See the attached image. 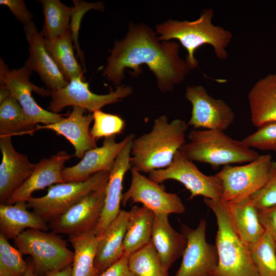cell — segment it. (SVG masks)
I'll list each match as a JSON object with an SVG mask.
<instances>
[{
    "label": "cell",
    "instance_id": "1",
    "mask_svg": "<svg viewBox=\"0 0 276 276\" xmlns=\"http://www.w3.org/2000/svg\"><path fill=\"white\" fill-rule=\"evenodd\" d=\"M160 41L150 27L130 24L126 36L116 41L110 51L102 76L119 86L126 69H131L133 75H138L142 71L140 66L145 64L155 76L161 92L172 90L192 70L186 59L180 56L178 43Z\"/></svg>",
    "mask_w": 276,
    "mask_h": 276
},
{
    "label": "cell",
    "instance_id": "2",
    "mask_svg": "<svg viewBox=\"0 0 276 276\" xmlns=\"http://www.w3.org/2000/svg\"><path fill=\"white\" fill-rule=\"evenodd\" d=\"M188 126L179 119L169 122L166 115L156 118L150 131L135 137L132 142L131 168L149 173L167 167L186 143Z\"/></svg>",
    "mask_w": 276,
    "mask_h": 276
},
{
    "label": "cell",
    "instance_id": "3",
    "mask_svg": "<svg viewBox=\"0 0 276 276\" xmlns=\"http://www.w3.org/2000/svg\"><path fill=\"white\" fill-rule=\"evenodd\" d=\"M214 14L213 9L210 8L203 10L195 20L169 19L156 26V33L160 41L177 39L179 41L187 52L186 60L191 70L198 65L194 56L195 51L204 44L211 45L216 56L225 60L228 56L226 48L233 35L229 31L213 24Z\"/></svg>",
    "mask_w": 276,
    "mask_h": 276
},
{
    "label": "cell",
    "instance_id": "4",
    "mask_svg": "<svg viewBox=\"0 0 276 276\" xmlns=\"http://www.w3.org/2000/svg\"><path fill=\"white\" fill-rule=\"evenodd\" d=\"M187 137L189 141L181 146L180 152L193 162L208 164L215 168L247 163L259 155L242 140L234 139L222 130L194 129Z\"/></svg>",
    "mask_w": 276,
    "mask_h": 276
},
{
    "label": "cell",
    "instance_id": "5",
    "mask_svg": "<svg viewBox=\"0 0 276 276\" xmlns=\"http://www.w3.org/2000/svg\"><path fill=\"white\" fill-rule=\"evenodd\" d=\"M203 201L214 212L218 226L215 246L218 262L213 276H259L248 247L234 229L225 203L207 198Z\"/></svg>",
    "mask_w": 276,
    "mask_h": 276
},
{
    "label": "cell",
    "instance_id": "6",
    "mask_svg": "<svg viewBox=\"0 0 276 276\" xmlns=\"http://www.w3.org/2000/svg\"><path fill=\"white\" fill-rule=\"evenodd\" d=\"M14 245L22 255L31 256L35 270L45 275L73 262L74 251L53 232L27 229L14 239Z\"/></svg>",
    "mask_w": 276,
    "mask_h": 276
},
{
    "label": "cell",
    "instance_id": "7",
    "mask_svg": "<svg viewBox=\"0 0 276 276\" xmlns=\"http://www.w3.org/2000/svg\"><path fill=\"white\" fill-rule=\"evenodd\" d=\"M110 172L95 174L83 181L64 182L50 186L47 194L40 197L31 196L28 208L49 223L60 216L90 193L106 183Z\"/></svg>",
    "mask_w": 276,
    "mask_h": 276
},
{
    "label": "cell",
    "instance_id": "8",
    "mask_svg": "<svg viewBox=\"0 0 276 276\" xmlns=\"http://www.w3.org/2000/svg\"><path fill=\"white\" fill-rule=\"evenodd\" d=\"M272 163L270 154H262L243 165L223 166L215 174L222 184L220 200L239 202L259 191L267 180Z\"/></svg>",
    "mask_w": 276,
    "mask_h": 276
},
{
    "label": "cell",
    "instance_id": "9",
    "mask_svg": "<svg viewBox=\"0 0 276 276\" xmlns=\"http://www.w3.org/2000/svg\"><path fill=\"white\" fill-rule=\"evenodd\" d=\"M148 177L160 183L174 180L182 184L190 192V199L201 196L213 200H219L222 194L221 181L215 175L203 173L194 163L180 151L174 155L172 163L166 168L153 170Z\"/></svg>",
    "mask_w": 276,
    "mask_h": 276
},
{
    "label": "cell",
    "instance_id": "10",
    "mask_svg": "<svg viewBox=\"0 0 276 276\" xmlns=\"http://www.w3.org/2000/svg\"><path fill=\"white\" fill-rule=\"evenodd\" d=\"M32 71L25 65L18 69L10 70L0 60V82L9 89L11 96L19 103L25 113L36 124L48 125L62 120L64 115L55 113L41 107L32 96V91L42 96H51V91L34 85L30 80Z\"/></svg>",
    "mask_w": 276,
    "mask_h": 276
},
{
    "label": "cell",
    "instance_id": "11",
    "mask_svg": "<svg viewBox=\"0 0 276 276\" xmlns=\"http://www.w3.org/2000/svg\"><path fill=\"white\" fill-rule=\"evenodd\" d=\"M84 80V77L74 78L65 87L51 91V101L49 106L50 111L58 113L65 107L72 106L82 107L93 113L132 94L131 87L121 85L109 94L98 95L90 90L88 83Z\"/></svg>",
    "mask_w": 276,
    "mask_h": 276
},
{
    "label": "cell",
    "instance_id": "12",
    "mask_svg": "<svg viewBox=\"0 0 276 276\" xmlns=\"http://www.w3.org/2000/svg\"><path fill=\"white\" fill-rule=\"evenodd\" d=\"M130 171L131 183L123 195V206L129 202L141 203L155 214L184 213L185 206L177 194L166 192L158 183L132 168Z\"/></svg>",
    "mask_w": 276,
    "mask_h": 276
},
{
    "label": "cell",
    "instance_id": "13",
    "mask_svg": "<svg viewBox=\"0 0 276 276\" xmlns=\"http://www.w3.org/2000/svg\"><path fill=\"white\" fill-rule=\"evenodd\" d=\"M206 221L201 220L195 229L181 224L187 239L180 266L175 276H213L218 262L215 245L207 242Z\"/></svg>",
    "mask_w": 276,
    "mask_h": 276
},
{
    "label": "cell",
    "instance_id": "14",
    "mask_svg": "<svg viewBox=\"0 0 276 276\" xmlns=\"http://www.w3.org/2000/svg\"><path fill=\"white\" fill-rule=\"evenodd\" d=\"M185 98L192 105L188 124L194 129L225 131L234 122L235 113L230 106L210 95L202 85L187 87Z\"/></svg>",
    "mask_w": 276,
    "mask_h": 276
},
{
    "label": "cell",
    "instance_id": "15",
    "mask_svg": "<svg viewBox=\"0 0 276 276\" xmlns=\"http://www.w3.org/2000/svg\"><path fill=\"white\" fill-rule=\"evenodd\" d=\"M107 183L49 222L48 225L52 232L70 236L96 228L102 212Z\"/></svg>",
    "mask_w": 276,
    "mask_h": 276
},
{
    "label": "cell",
    "instance_id": "16",
    "mask_svg": "<svg viewBox=\"0 0 276 276\" xmlns=\"http://www.w3.org/2000/svg\"><path fill=\"white\" fill-rule=\"evenodd\" d=\"M134 138L133 134L119 142L116 141V135L104 138L101 147L87 151L79 163L63 169V182L83 181L96 173L110 172L119 153Z\"/></svg>",
    "mask_w": 276,
    "mask_h": 276
},
{
    "label": "cell",
    "instance_id": "17",
    "mask_svg": "<svg viewBox=\"0 0 276 276\" xmlns=\"http://www.w3.org/2000/svg\"><path fill=\"white\" fill-rule=\"evenodd\" d=\"M0 201L6 203L12 193L31 175L36 164L16 150L11 136H0Z\"/></svg>",
    "mask_w": 276,
    "mask_h": 276
},
{
    "label": "cell",
    "instance_id": "18",
    "mask_svg": "<svg viewBox=\"0 0 276 276\" xmlns=\"http://www.w3.org/2000/svg\"><path fill=\"white\" fill-rule=\"evenodd\" d=\"M29 44V56L25 65L38 74L47 89L53 91L63 88L68 82L47 51L43 37L33 21L24 27Z\"/></svg>",
    "mask_w": 276,
    "mask_h": 276
},
{
    "label": "cell",
    "instance_id": "19",
    "mask_svg": "<svg viewBox=\"0 0 276 276\" xmlns=\"http://www.w3.org/2000/svg\"><path fill=\"white\" fill-rule=\"evenodd\" d=\"M71 113L60 121L43 126L37 125L35 131L50 129L65 137L75 149V155L82 159L88 150L97 147L96 140L90 133L89 126L93 121V114L85 113L86 110L73 106Z\"/></svg>",
    "mask_w": 276,
    "mask_h": 276
},
{
    "label": "cell",
    "instance_id": "20",
    "mask_svg": "<svg viewBox=\"0 0 276 276\" xmlns=\"http://www.w3.org/2000/svg\"><path fill=\"white\" fill-rule=\"evenodd\" d=\"M71 157L66 151H60L40 160L36 164L30 177L12 193L6 203L27 202L34 192L64 182L61 173L65 163Z\"/></svg>",
    "mask_w": 276,
    "mask_h": 276
},
{
    "label": "cell",
    "instance_id": "21",
    "mask_svg": "<svg viewBox=\"0 0 276 276\" xmlns=\"http://www.w3.org/2000/svg\"><path fill=\"white\" fill-rule=\"evenodd\" d=\"M132 141L119 153L109 172L102 212L95 228L96 234L98 236L103 234L121 211L123 179L127 171L131 168V147Z\"/></svg>",
    "mask_w": 276,
    "mask_h": 276
},
{
    "label": "cell",
    "instance_id": "22",
    "mask_svg": "<svg viewBox=\"0 0 276 276\" xmlns=\"http://www.w3.org/2000/svg\"><path fill=\"white\" fill-rule=\"evenodd\" d=\"M128 218V211L121 210L100 236L95 261L97 276L124 255V240Z\"/></svg>",
    "mask_w": 276,
    "mask_h": 276
},
{
    "label": "cell",
    "instance_id": "23",
    "mask_svg": "<svg viewBox=\"0 0 276 276\" xmlns=\"http://www.w3.org/2000/svg\"><path fill=\"white\" fill-rule=\"evenodd\" d=\"M248 101L252 125L258 128L276 122V74L258 80L249 90Z\"/></svg>",
    "mask_w": 276,
    "mask_h": 276
},
{
    "label": "cell",
    "instance_id": "24",
    "mask_svg": "<svg viewBox=\"0 0 276 276\" xmlns=\"http://www.w3.org/2000/svg\"><path fill=\"white\" fill-rule=\"evenodd\" d=\"M151 241L164 265L168 270L172 264L182 256L187 239L170 225L168 215L155 214Z\"/></svg>",
    "mask_w": 276,
    "mask_h": 276
},
{
    "label": "cell",
    "instance_id": "25",
    "mask_svg": "<svg viewBox=\"0 0 276 276\" xmlns=\"http://www.w3.org/2000/svg\"><path fill=\"white\" fill-rule=\"evenodd\" d=\"M28 208L27 202L1 204L0 234L7 239L14 240L27 229L48 231L47 222Z\"/></svg>",
    "mask_w": 276,
    "mask_h": 276
},
{
    "label": "cell",
    "instance_id": "26",
    "mask_svg": "<svg viewBox=\"0 0 276 276\" xmlns=\"http://www.w3.org/2000/svg\"><path fill=\"white\" fill-rule=\"evenodd\" d=\"M224 202L235 231L249 247L265 231L259 220L258 209L249 197L239 202Z\"/></svg>",
    "mask_w": 276,
    "mask_h": 276
},
{
    "label": "cell",
    "instance_id": "27",
    "mask_svg": "<svg viewBox=\"0 0 276 276\" xmlns=\"http://www.w3.org/2000/svg\"><path fill=\"white\" fill-rule=\"evenodd\" d=\"M155 214L144 206L135 205L128 211L124 240V255H130L151 240Z\"/></svg>",
    "mask_w": 276,
    "mask_h": 276
},
{
    "label": "cell",
    "instance_id": "28",
    "mask_svg": "<svg viewBox=\"0 0 276 276\" xmlns=\"http://www.w3.org/2000/svg\"><path fill=\"white\" fill-rule=\"evenodd\" d=\"M68 236L74 254L72 276H97L95 261L100 236L95 228Z\"/></svg>",
    "mask_w": 276,
    "mask_h": 276
},
{
    "label": "cell",
    "instance_id": "29",
    "mask_svg": "<svg viewBox=\"0 0 276 276\" xmlns=\"http://www.w3.org/2000/svg\"><path fill=\"white\" fill-rule=\"evenodd\" d=\"M44 40L47 51L66 81L69 82L74 78L84 77L74 55L70 29L60 36Z\"/></svg>",
    "mask_w": 276,
    "mask_h": 276
},
{
    "label": "cell",
    "instance_id": "30",
    "mask_svg": "<svg viewBox=\"0 0 276 276\" xmlns=\"http://www.w3.org/2000/svg\"><path fill=\"white\" fill-rule=\"evenodd\" d=\"M37 125L12 96L0 102V136L31 135Z\"/></svg>",
    "mask_w": 276,
    "mask_h": 276
},
{
    "label": "cell",
    "instance_id": "31",
    "mask_svg": "<svg viewBox=\"0 0 276 276\" xmlns=\"http://www.w3.org/2000/svg\"><path fill=\"white\" fill-rule=\"evenodd\" d=\"M44 23L40 32L44 39L60 36L70 29L73 7L63 4L60 0H41Z\"/></svg>",
    "mask_w": 276,
    "mask_h": 276
},
{
    "label": "cell",
    "instance_id": "32",
    "mask_svg": "<svg viewBox=\"0 0 276 276\" xmlns=\"http://www.w3.org/2000/svg\"><path fill=\"white\" fill-rule=\"evenodd\" d=\"M129 269L134 276H168L164 265L151 241L128 256Z\"/></svg>",
    "mask_w": 276,
    "mask_h": 276
},
{
    "label": "cell",
    "instance_id": "33",
    "mask_svg": "<svg viewBox=\"0 0 276 276\" xmlns=\"http://www.w3.org/2000/svg\"><path fill=\"white\" fill-rule=\"evenodd\" d=\"M259 276H276V241L267 232L249 247Z\"/></svg>",
    "mask_w": 276,
    "mask_h": 276
},
{
    "label": "cell",
    "instance_id": "34",
    "mask_svg": "<svg viewBox=\"0 0 276 276\" xmlns=\"http://www.w3.org/2000/svg\"><path fill=\"white\" fill-rule=\"evenodd\" d=\"M22 255L0 234V276H23L28 264L22 259Z\"/></svg>",
    "mask_w": 276,
    "mask_h": 276
},
{
    "label": "cell",
    "instance_id": "35",
    "mask_svg": "<svg viewBox=\"0 0 276 276\" xmlns=\"http://www.w3.org/2000/svg\"><path fill=\"white\" fill-rule=\"evenodd\" d=\"M94 124L90 133L95 139L120 134L125 127V121L117 114L107 113L100 110L93 112Z\"/></svg>",
    "mask_w": 276,
    "mask_h": 276
},
{
    "label": "cell",
    "instance_id": "36",
    "mask_svg": "<svg viewBox=\"0 0 276 276\" xmlns=\"http://www.w3.org/2000/svg\"><path fill=\"white\" fill-rule=\"evenodd\" d=\"M74 7L71 17L70 29L78 56L81 59L83 65L84 63V55L78 42V35L81 20L85 14L90 10L103 11L104 6L101 2L88 3L82 0H73Z\"/></svg>",
    "mask_w": 276,
    "mask_h": 276
},
{
    "label": "cell",
    "instance_id": "37",
    "mask_svg": "<svg viewBox=\"0 0 276 276\" xmlns=\"http://www.w3.org/2000/svg\"><path fill=\"white\" fill-rule=\"evenodd\" d=\"M242 141L254 149L276 151V122L258 128Z\"/></svg>",
    "mask_w": 276,
    "mask_h": 276
},
{
    "label": "cell",
    "instance_id": "38",
    "mask_svg": "<svg viewBox=\"0 0 276 276\" xmlns=\"http://www.w3.org/2000/svg\"><path fill=\"white\" fill-rule=\"evenodd\" d=\"M249 198L258 209L276 204V162L273 161L265 185Z\"/></svg>",
    "mask_w": 276,
    "mask_h": 276
},
{
    "label": "cell",
    "instance_id": "39",
    "mask_svg": "<svg viewBox=\"0 0 276 276\" xmlns=\"http://www.w3.org/2000/svg\"><path fill=\"white\" fill-rule=\"evenodd\" d=\"M0 4L7 7L16 19L24 26L32 21L33 14L23 0H1Z\"/></svg>",
    "mask_w": 276,
    "mask_h": 276
},
{
    "label": "cell",
    "instance_id": "40",
    "mask_svg": "<svg viewBox=\"0 0 276 276\" xmlns=\"http://www.w3.org/2000/svg\"><path fill=\"white\" fill-rule=\"evenodd\" d=\"M258 215L265 231L269 233L276 241V204L258 209Z\"/></svg>",
    "mask_w": 276,
    "mask_h": 276
},
{
    "label": "cell",
    "instance_id": "41",
    "mask_svg": "<svg viewBox=\"0 0 276 276\" xmlns=\"http://www.w3.org/2000/svg\"><path fill=\"white\" fill-rule=\"evenodd\" d=\"M128 258L124 255L98 276H134L129 269Z\"/></svg>",
    "mask_w": 276,
    "mask_h": 276
},
{
    "label": "cell",
    "instance_id": "42",
    "mask_svg": "<svg viewBox=\"0 0 276 276\" xmlns=\"http://www.w3.org/2000/svg\"><path fill=\"white\" fill-rule=\"evenodd\" d=\"M72 265H70L66 267L47 274L45 276H72Z\"/></svg>",
    "mask_w": 276,
    "mask_h": 276
},
{
    "label": "cell",
    "instance_id": "43",
    "mask_svg": "<svg viewBox=\"0 0 276 276\" xmlns=\"http://www.w3.org/2000/svg\"><path fill=\"white\" fill-rule=\"evenodd\" d=\"M33 264L32 261L31 264H28V267L25 274L23 276H37L35 272Z\"/></svg>",
    "mask_w": 276,
    "mask_h": 276
}]
</instances>
